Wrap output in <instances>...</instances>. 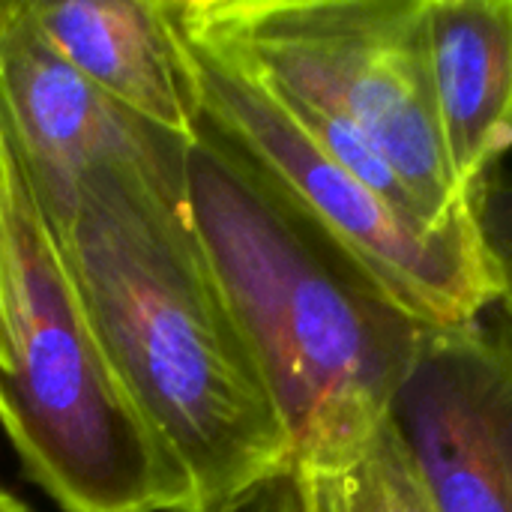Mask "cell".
Returning <instances> with one entry per match:
<instances>
[{
  "mask_svg": "<svg viewBox=\"0 0 512 512\" xmlns=\"http://www.w3.org/2000/svg\"><path fill=\"white\" fill-rule=\"evenodd\" d=\"M390 420L435 512H512V279L480 315L432 327Z\"/></svg>",
  "mask_w": 512,
  "mask_h": 512,
  "instance_id": "6",
  "label": "cell"
},
{
  "mask_svg": "<svg viewBox=\"0 0 512 512\" xmlns=\"http://www.w3.org/2000/svg\"><path fill=\"white\" fill-rule=\"evenodd\" d=\"M480 222L492 252L507 270V279H512V177L486 186L480 198Z\"/></svg>",
  "mask_w": 512,
  "mask_h": 512,
  "instance_id": "12",
  "label": "cell"
},
{
  "mask_svg": "<svg viewBox=\"0 0 512 512\" xmlns=\"http://www.w3.org/2000/svg\"><path fill=\"white\" fill-rule=\"evenodd\" d=\"M183 195L279 408L294 468L363 447L390 420L432 327L402 309L204 120L186 144Z\"/></svg>",
  "mask_w": 512,
  "mask_h": 512,
  "instance_id": "2",
  "label": "cell"
},
{
  "mask_svg": "<svg viewBox=\"0 0 512 512\" xmlns=\"http://www.w3.org/2000/svg\"><path fill=\"white\" fill-rule=\"evenodd\" d=\"M0 123L51 228L90 168L111 159L180 168L189 144L117 108L42 36L24 0H0Z\"/></svg>",
  "mask_w": 512,
  "mask_h": 512,
  "instance_id": "7",
  "label": "cell"
},
{
  "mask_svg": "<svg viewBox=\"0 0 512 512\" xmlns=\"http://www.w3.org/2000/svg\"><path fill=\"white\" fill-rule=\"evenodd\" d=\"M3 213L15 363L0 372V426L27 477L60 512H183L12 144Z\"/></svg>",
  "mask_w": 512,
  "mask_h": 512,
  "instance_id": "3",
  "label": "cell"
},
{
  "mask_svg": "<svg viewBox=\"0 0 512 512\" xmlns=\"http://www.w3.org/2000/svg\"><path fill=\"white\" fill-rule=\"evenodd\" d=\"M297 471L309 512H435L393 420L354 453Z\"/></svg>",
  "mask_w": 512,
  "mask_h": 512,
  "instance_id": "10",
  "label": "cell"
},
{
  "mask_svg": "<svg viewBox=\"0 0 512 512\" xmlns=\"http://www.w3.org/2000/svg\"><path fill=\"white\" fill-rule=\"evenodd\" d=\"M6 165H9V141L0 123V372H9L15 363V342H12V294H9V243H6V213H3V192H6Z\"/></svg>",
  "mask_w": 512,
  "mask_h": 512,
  "instance_id": "13",
  "label": "cell"
},
{
  "mask_svg": "<svg viewBox=\"0 0 512 512\" xmlns=\"http://www.w3.org/2000/svg\"><path fill=\"white\" fill-rule=\"evenodd\" d=\"M177 27L201 120L420 324H465L507 291V270L483 222L456 231L423 228L336 162L249 69L180 21Z\"/></svg>",
  "mask_w": 512,
  "mask_h": 512,
  "instance_id": "5",
  "label": "cell"
},
{
  "mask_svg": "<svg viewBox=\"0 0 512 512\" xmlns=\"http://www.w3.org/2000/svg\"><path fill=\"white\" fill-rule=\"evenodd\" d=\"M42 36L138 123L192 141L198 102L171 0H24Z\"/></svg>",
  "mask_w": 512,
  "mask_h": 512,
  "instance_id": "8",
  "label": "cell"
},
{
  "mask_svg": "<svg viewBox=\"0 0 512 512\" xmlns=\"http://www.w3.org/2000/svg\"><path fill=\"white\" fill-rule=\"evenodd\" d=\"M174 15L285 99L360 132L435 231L480 222L441 138L423 0H174Z\"/></svg>",
  "mask_w": 512,
  "mask_h": 512,
  "instance_id": "4",
  "label": "cell"
},
{
  "mask_svg": "<svg viewBox=\"0 0 512 512\" xmlns=\"http://www.w3.org/2000/svg\"><path fill=\"white\" fill-rule=\"evenodd\" d=\"M222 512H309L306 483L297 468L282 471L255 489H249L243 498H237Z\"/></svg>",
  "mask_w": 512,
  "mask_h": 512,
  "instance_id": "11",
  "label": "cell"
},
{
  "mask_svg": "<svg viewBox=\"0 0 512 512\" xmlns=\"http://www.w3.org/2000/svg\"><path fill=\"white\" fill-rule=\"evenodd\" d=\"M423 39L450 168L480 204L512 153V0H423Z\"/></svg>",
  "mask_w": 512,
  "mask_h": 512,
  "instance_id": "9",
  "label": "cell"
},
{
  "mask_svg": "<svg viewBox=\"0 0 512 512\" xmlns=\"http://www.w3.org/2000/svg\"><path fill=\"white\" fill-rule=\"evenodd\" d=\"M51 231L183 512H222L294 468L279 408L189 222L183 165L102 162Z\"/></svg>",
  "mask_w": 512,
  "mask_h": 512,
  "instance_id": "1",
  "label": "cell"
},
{
  "mask_svg": "<svg viewBox=\"0 0 512 512\" xmlns=\"http://www.w3.org/2000/svg\"><path fill=\"white\" fill-rule=\"evenodd\" d=\"M0 512H30L15 495H9L6 489H0Z\"/></svg>",
  "mask_w": 512,
  "mask_h": 512,
  "instance_id": "14",
  "label": "cell"
}]
</instances>
